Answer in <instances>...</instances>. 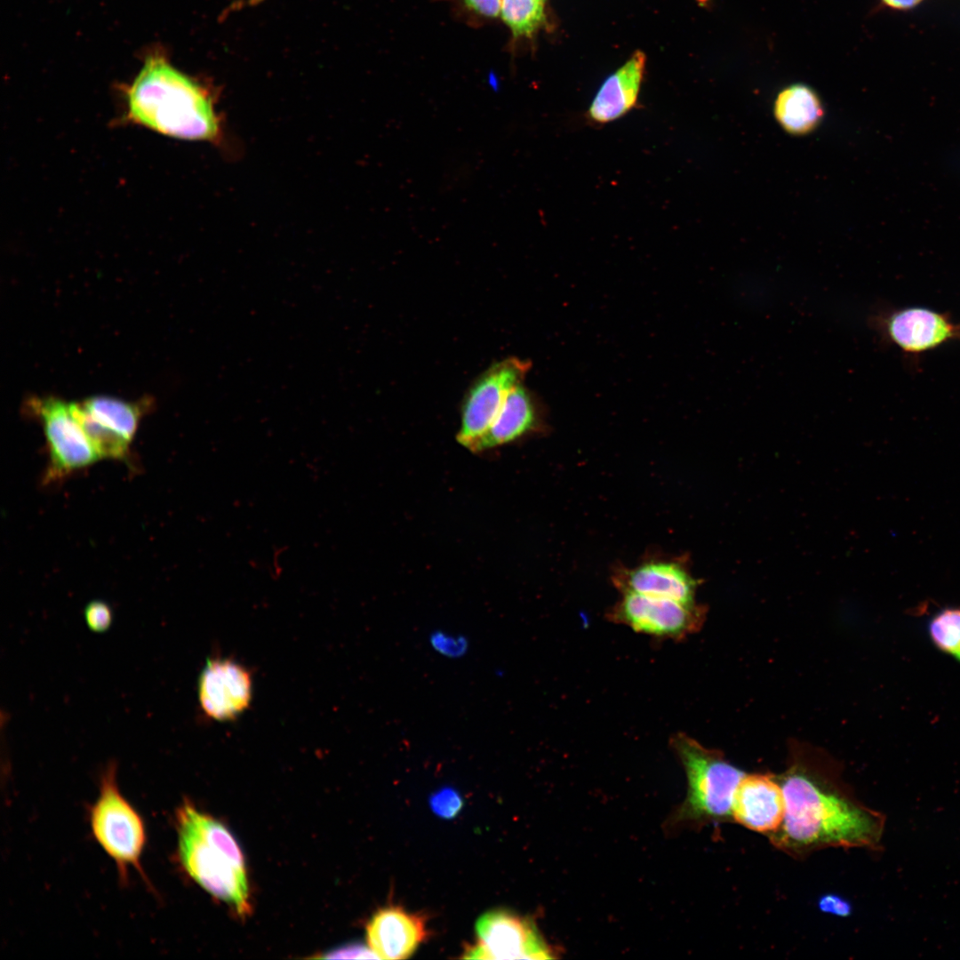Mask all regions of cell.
<instances>
[{
	"label": "cell",
	"instance_id": "1",
	"mask_svg": "<svg viewBox=\"0 0 960 960\" xmlns=\"http://www.w3.org/2000/svg\"><path fill=\"white\" fill-rule=\"evenodd\" d=\"M777 778L785 814L768 836L775 848L797 859L828 848L881 851L885 815L861 803L831 761L796 753Z\"/></svg>",
	"mask_w": 960,
	"mask_h": 960
},
{
	"label": "cell",
	"instance_id": "2",
	"mask_svg": "<svg viewBox=\"0 0 960 960\" xmlns=\"http://www.w3.org/2000/svg\"><path fill=\"white\" fill-rule=\"evenodd\" d=\"M124 96V121L181 140H212L218 133L207 92L164 57H148Z\"/></svg>",
	"mask_w": 960,
	"mask_h": 960
},
{
	"label": "cell",
	"instance_id": "3",
	"mask_svg": "<svg viewBox=\"0 0 960 960\" xmlns=\"http://www.w3.org/2000/svg\"><path fill=\"white\" fill-rule=\"evenodd\" d=\"M669 746L685 772L687 793L671 813L668 827L732 822L734 793L745 773L722 752L704 747L684 732L673 734Z\"/></svg>",
	"mask_w": 960,
	"mask_h": 960
},
{
	"label": "cell",
	"instance_id": "4",
	"mask_svg": "<svg viewBox=\"0 0 960 960\" xmlns=\"http://www.w3.org/2000/svg\"><path fill=\"white\" fill-rule=\"evenodd\" d=\"M117 764L108 763L99 780L98 795L88 809V823L93 839L115 863L121 884H127L135 870L150 886L141 865L148 841L145 821L123 795L117 779Z\"/></svg>",
	"mask_w": 960,
	"mask_h": 960
},
{
	"label": "cell",
	"instance_id": "5",
	"mask_svg": "<svg viewBox=\"0 0 960 960\" xmlns=\"http://www.w3.org/2000/svg\"><path fill=\"white\" fill-rule=\"evenodd\" d=\"M176 856L184 872L202 889L241 916L251 909L245 868L204 839L184 818L174 814Z\"/></svg>",
	"mask_w": 960,
	"mask_h": 960
},
{
	"label": "cell",
	"instance_id": "6",
	"mask_svg": "<svg viewBox=\"0 0 960 960\" xmlns=\"http://www.w3.org/2000/svg\"><path fill=\"white\" fill-rule=\"evenodd\" d=\"M870 324L884 343L900 349L916 367L924 354L960 341V323L948 313L926 308H880L871 316Z\"/></svg>",
	"mask_w": 960,
	"mask_h": 960
},
{
	"label": "cell",
	"instance_id": "7",
	"mask_svg": "<svg viewBox=\"0 0 960 960\" xmlns=\"http://www.w3.org/2000/svg\"><path fill=\"white\" fill-rule=\"evenodd\" d=\"M706 614V607L697 603L685 604L636 593H622L620 599L607 612L606 618L637 633L676 641L699 631L704 624Z\"/></svg>",
	"mask_w": 960,
	"mask_h": 960
},
{
	"label": "cell",
	"instance_id": "8",
	"mask_svg": "<svg viewBox=\"0 0 960 960\" xmlns=\"http://www.w3.org/2000/svg\"><path fill=\"white\" fill-rule=\"evenodd\" d=\"M531 363L508 357L493 364L470 386L460 411L456 440L469 451L488 430L508 392L524 381Z\"/></svg>",
	"mask_w": 960,
	"mask_h": 960
},
{
	"label": "cell",
	"instance_id": "9",
	"mask_svg": "<svg viewBox=\"0 0 960 960\" xmlns=\"http://www.w3.org/2000/svg\"><path fill=\"white\" fill-rule=\"evenodd\" d=\"M477 941L463 956L470 959H550L554 950L528 919L510 911L486 912L476 924Z\"/></svg>",
	"mask_w": 960,
	"mask_h": 960
},
{
	"label": "cell",
	"instance_id": "10",
	"mask_svg": "<svg viewBox=\"0 0 960 960\" xmlns=\"http://www.w3.org/2000/svg\"><path fill=\"white\" fill-rule=\"evenodd\" d=\"M30 407L42 421L50 449L48 477L63 476L96 461L100 455L74 418L69 404L58 398H36Z\"/></svg>",
	"mask_w": 960,
	"mask_h": 960
},
{
	"label": "cell",
	"instance_id": "11",
	"mask_svg": "<svg viewBox=\"0 0 960 960\" xmlns=\"http://www.w3.org/2000/svg\"><path fill=\"white\" fill-rule=\"evenodd\" d=\"M201 711L219 722L234 720L244 712L252 697V680L242 664L228 659L209 658L197 683Z\"/></svg>",
	"mask_w": 960,
	"mask_h": 960
},
{
	"label": "cell",
	"instance_id": "12",
	"mask_svg": "<svg viewBox=\"0 0 960 960\" xmlns=\"http://www.w3.org/2000/svg\"><path fill=\"white\" fill-rule=\"evenodd\" d=\"M784 814L783 792L777 776L745 773L734 793L732 821L768 837L780 828Z\"/></svg>",
	"mask_w": 960,
	"mask_h": 960
},
{
	"label": "cell",
	"instance_id": "13",
	"mask_svg": "<svg viewBox=\"0 0 960 960\" xmlns=\"http://www.w3.org/2000/svg\"><path fill=\"white\" fill-rule=\"evenodd\" d=\"M612 580L621 594L636 593L685 604L696 603L699 582L683 562L651 560L633 568L617 569Z\"/></svg>",
	"mask_w": 960,
	"mask_h": 960
},
{
	"label": "cell",
	"instance_id": "14",
	"mask_svg": "<svg viewBox=\"0 0 960 960\" xmlns=\"http://www.w3.org/2000/svg\"><path fill=\"white\" fill-rule=\"evenodd\" d=\"M545 428L540 405L523 382L508 394L496 418L470 452L482 453L540 433Z\"/></svg>",
	"mask_w": 960,
	"mask_h": 960
},
{
	"label": "cell",
	"instance_id": "15",
	"mask_svg": "<svg viewBox=\"0 0 960 960\" xmlns=\"http://www.w3.org/2000/svg\"><path fill=\"white\" fill-rule=\"evenodd\" d=\"M426 937L425 919L398 906L378 910L366 927L368 946L379 959L408 958Z\"/></svg>",
	"mask_w": 960,
	"mask_h": 960
},
{
	"label": "cell",
	"instance_id": "16",
	"mask_svg": "<svg viewBox=\"0 0 960 960\" xmlns=\"http://www.w3.org/2000/svg\"><path fill=\"white\" fill-rule=\"evenodd\" d=\"M645 60L644 53L636 51L604 81L586 112V118L590 124L604 125L612 123L637 105Z\"/></svg>",
	"mask_w": 960,
	"mask_h": 960
},
{
	"label": "cell",
	"instance_id": "17",
	"mask_svg": "<svg viewBox=\"0 0 960 960\" xmlns=\"http://www.w3.org/2000/svg\"><path fill=\"white\" fill-rule=\"evenodd\" d=\"M775 116L782 127L790 133L803 134L812 131L823 115L820 101L808 86L796 84L784 89L775 101Z\"/></svg>",
	"mask_w": 960,
	"mask_h": 960
},
{
	"label": "cell",
	"instance_id": "18",
	"mask_svg": "<svg viewBox=\"0 0 960 960\" xmlns=\"http://www.w3.org/2000/svg\"><path fill=\"white\" fill-rule=\"evenodd\" d=\"M83 404L101 423L118 432L129 441L132 439L141 415V410L138 405L101 396L89 398Z\"/></svg>",
	"mask_w": 960,
	"mask_h": 960
},
{
	"label": "cell",
	"instance_id": "19",
	"mask_svg": "<svg viewBox=\"0 0 960 960\" xmlns=\"http://www.w3.org/2000/svg\"><path fill=\"white\" fill-rule=\"evenodd\" d=\"M70 411L100 457L125 459L129 440L98 420L83 404H69Z\"/></svg>",
	"mask_w": 960,
	"mask_h": 960
},
{
	"label": "cell",
	"instance_id": "20",
	"mask_svg": "<svg viewBox=\"0 0 960 960\" xmlns=\"http://www.w3.org/2000/svg\"><path fill=\"white\" fill-rule=\"evenodd\" d=\"M927 631L938 650L960 662V607L937 612L929 620Z\"/></svg>",
	"mask_w": 960,
	"mask_h": 960
},
{
	"label": "cell",
	"instance_id": "21",
	"mask_svg": "<svg viewBox=\"0 0 960 960\" xmlns=\"http://www.w3.org/2000/svg\"><path fill=\"white\" fill-rule=\"evenodd\" d=\"M500 14L515 36H530L544 22V0H502Z\"/></svg>",
	"mask_w": 960,
	"mask_h": 960
},
{
	"label": "cell",
	"instance_id": "22",
	"mask_svg": "<svg viewBox=\"0 0 960 960\" xmlns=\"http://www.w3.org/2000/svg\"><path fill=\"white\" fill-rule=\"evenodd\" d=\"M428 644L435 652L450 660L460 659L469 650V642L465 636L443 629L433 630L428 636Z\"/></svg>",
	"mask_w": 960,
	"mask_h": 960
},
{
	"label": "cell",
	"instance_id": "23",
	"mask_svg": "<svg viewBox=\"0 0 960 960\" xmlns=\"http://www.w3.org/2000/svg\"><path fill=\"white\" fill-rule=\"evenodd\" d=\"M429 805L437 816L452 819L460 812L463 802L459 792L451 787L442 788L429 797Z\"/></svg>",
	"mask_w": 960,
	"mask_h": 960
},
{
	"label": "cell",
	"instance_id": "24",
	"mask_svg": "<svg viewBox=\"0 0 960 960\" xmlns=\"http://www.w3.org/2000/svg\"><path fill=\"white\" fill-rule=\"evenodd\" d=\"M84 615L88 628L95 633L106 632L113 622L112 609L108 604L100 600L87 604Z\"/></svg>",
	"mask_w": 960,
	"mask_h": 960
},
{
	"label": "cell",
	"instance_id": "25",
	"mask_svg": "<svg viewBox=\"0 0 960 960\" xmlns=\"http://www.w3.org/2000/svg\"><path fill=\"white\" fill-rule=\"evenodd\" d=\"M819 908L836 916L846 917L852 913V905L841 896L835 894L823 895L818 902Z\"/></svg>",
	"mask_w": 960,
	"mask_h": 960
},
{
	"label": "cell",
	"instance_id": "26",
	"mask_svg": "<svg viewBox=\"0 0 960 960\" xmlns=\"http://www.w3.org/2000/svg\"><path fill=\"white\" fill-rule=\"evenodd\" d=\"M325 958H378V956L368 947L364 945H349L343 948H339L328 955L324 956Z\"/></svg>",
	"mask_w": 960,
	"mask_h": 960
},
{
	"label": "cell",
	"instance_id": "27",
	"mask_svg": "<svg viewBox=\"0 0 960 960\" xmlns=\"http://www.w3.org/2000/svg\"><path fill=\"white\" fill-rule=\"evenodd\" d=\"M468 7L487 17L500 13L502 0H464Z\"/></svg>",
	"mask_w": 960,
	"mask_h": 960
},
{
	"label": "cell",
	"instance_id": "28",
	"mask_svg": "<svg viewBox=\"0 0 960 960\" xmlns=\"http://www.w3.org/2000/svg\"><path fill=\"white\" fill-rule=\"evenodd\" d=\"M921 0H884V2L893 8L906 9L910 8L919 3Z\"/></svg>",
	"mask_w": 960,
	"mask_h": 960
},
{
	"label": "cell",
	"instance_id": "29",
	"mask_svg": "<svg viewBox=\"0 0 960 960\" xmlns=\"http://www.w3.org/2000/svg\"><path fill=\"white\" fill-rule=\"evenodd\" d=\"M700 4H705L709 0H697Z\"/></svg>",
	"mask_w": 960,
	"mask_h": 960
},
{
	"label": "cell",
	"instance_id": "30",
	"mask_svg": "<svg viewBox=\"0 0 960 960\" xmlns=\"http://www.w3.org/2000/svg\"><path fill=\"white\" fill-rule=\"evenodd\" d=\"M545 1V0H544Z\"/></svg>",
	"mask_w": 960,
	"mask_h": 960
}]
</instances>
